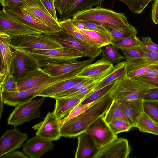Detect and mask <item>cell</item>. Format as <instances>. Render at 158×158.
Masks as SVG:
<instances>
[{"instance_id": "cell-8", "label": "cell", "mask_w": 158, "mask_h": 158, "mask_svg": "<svg viewBox=\"0 0 158 158\" xmlns=\"http://www.w3.org/2000/svg\"><path fill=\"white\" fill-rule=\"evenodd\" d=\"M43 34L57 42L63 47L79 51L89 58L95 59L101 53V48L93 46L63 31L53 34Z\"/></svg>"}, {"instance_id": "cell-16", "label": "cell", "mask_w": 158, "mask_h": 158, "mask_svg": "<svg viewBox=\"0 0 158 158\" xmlns=\"http://www.w3.org/2000/svg\"><path fill=\"white\" fill-rule=\"evenodd\" d=\"M0 33L10 37L27 34H40L38 31L8 16L2 9L0 11Z\"/></svg>"}, {"instance_id": "cell-24", "label": "cell", "mask_w": 158, "mask_h": 158, "mask_svg": "<svg viewBox=\"0 0 158 158\" xmlns=\"http://www.w3.org/2000/svg\"><path fill=\"white\" fill-rule=\"evenodd\" d=\"M103 0H71L63 14L60 16L59 22L71 18L77 14L92 8L96 5H100Z\"/></svg>"}, {"instance_id": "cell-39", "label": "cell", "mask_w": 158, "mask_h": 158, "mask_svg": "<svg viewBox=\"0 0 158 158\" xmlns=\"http://www.w3.org/2000/svg\"><path fill=\"white\" fill-rule=\"evenodd\" d=\"M155 65H158V62L143 65L135 68L129 67L127 66V76L129 78H133L139 76L145 73L152 67Z\"/></svg>"}, {"instance_id": "cell-42", "label": "cell", "mask_w": 158, "mask_h": 158, "mask_svg": "<svg viewBox=\"0 0 158 158\" xmlns=\"http://www.w3.org/2000/svg\"><path fill=\"white\" fill-rule=\"evenodd\" d=\"M94 102L83 104L80 102L73 109L67 116L60 120L61 124L79 115L88 108Z\"/></svg>"}, {"instance_id": "cell-4", "label": "cell", "mask_w": 158, "mask_h": 158, "mask_svg": "<svg viewBox=\"0 0 158 158\" xmlns=\"http://www.w3.org/2000/svg\"><path fill=\"white\" fill-rule=\"evenodd\" d=\"M73 77V75L70 74L52 77L43 83L31 89L20 91L0 92V96L2 97L5 104L16 107L23 102L32 100L48 87Z\"/></svg>"}, {"instance_id": "cell-51", "label": "cell", "mask_w": 158, "mask_h": 158, "mask_svg": "<svg viewBox=\"0 0 158 158\" xmlns=\"http://www.w3.org/2000/svg\"><path fill=\"white\" fill-rule=\"evenodd\" d=\"M151 17L155 24H158V0H155L152 4Z\"/></svg>"}, {"instance_id": "cell-3", "label": "cell", "mask_w": 158, "mask_h": 158, "mask_svg": "<svg viewBox=\"0 0 158 158\" xmlns=\"http://www.w3.org/2000/svg\"><path fill=\"white\" fill-rule=\"evenodd\" d=\"M22 49L33 56L40 68L48 64L73 62L79 58L86 57L79 51L64 47L45 49Z\"/></svg>"}, {"instance_id": "cell-36", "label": "cell", "mask_w": 158, "mask_h": 158, "mask_svg": "<svg viewBox=\"0 0 158 158\" xmlns=\"http://www.w3.org/2000/svg\"><path fill=\"white\" fill-rule=\"evenodd\" d=\"M135 77L155 87H158V65L153 66L145 73Z\"/></svg>"}, {"instance_id": "cell-10", "label": "cell", "mask_w": 158, "mask_h": 158, "mask_svg": "<svg viewBox=\"0 0 158 158\" xmlns=\"http://www.w3.org/2000/svg\"><path fill=\"white\" fill-rule=\"evenodd\" d=\"M14 56L10 72L16 80L36 69L40 68L36 60L22 49L12 46Z\"/></svg>"}, {"instance_id": "cell-18", "label": "cell", "mask_w": 158, "mask_h": 158, "mask_svg": "<svg viewBox=\"0 0 158 158\" xmlns=\"http://www.w3.org/2000/svg\"><path fill=\"white\" fill-rule=\"evenodd\" d=\"M94 60L89 58L81 61L77 60L59 64H48L43 69L52 77L67 74H72L75 76L85 66L92 63Z\"/></svg>"}, {"instance_id": "cell-50", "label": "cell", "mask_w": 158, "mask_h": 158, "mask_svg": "<svg viewBox=\"0 0 158 158\" xmlns=\"http://www.w3.org/2000/svg\"><path fill=\"white\" fill-rule=\"evenodd\" d=\"M141 41L148 49L158 53V45L152 42L150 37H142Z\"/></svg>"}, {"instance_id": "cell-5", "label": "cell", "mask_w": 158, "mask_h": 158, "mask_svg": "<svg viewBox=\"0 0 158 158\" xmlns=\"http://www.w3.org/2000/svg\"><path fill=\"white\" fill-rule=\"evenodd\" d=\"M72 19L94 21L103 25L109 23L125 26L129 24L124 13H118L111 9L104 8L100 5L81 11L73 16Z\"/></svg>"}, {"instance_id": "cell-46", "label": "cell", "mask_w": 158, "mask_h": 158, "mask_svg": "<svg viewBox=\"0 0 158 158\" xmlns=\"http://www.w3.org/2000/svg\"><path fill=\"white\" fill-rule=\"evenodd\" d=\"M76 20L83 23L86 29L103 33L110 34L103 25L98 22L89 20Z\"/></svg>"}, {"instance_id": "cell-34", "label": "cell", "mask_w": 158, "mask_h": 158, "mask_svg": "<svg viewBox=\"0 0 158 158\" xmlns=\"http://www.w3.org/2000/svg\"><path fill=\"white\" fill-rule=\"evenodd\" d=\"M100 56L101 59L113 64L126 59L120 54L118 50L111 44L103 47Z\"/></svg>"}, {"instance_id": "cell-48", "label": "cell", "mask_w": 158, "mask_h": 158, "mask_svg": "<svg viewBox=\"0 0 158 158\" xmlns=\"http://www.w3.org/2000/svg\"><path fill=\"white\" fill-rule=\"evenodd\" d=\"M143 100L158 102V87L149 89L146 93Z\"/></svg>"}, {"instance_id": "cell-21", "label": "cell", "mask_w": 158, "mask_h": 158, "mask_svg": "<svg viewBox=\"0 0 158 158\" xmlns=\"http://www.w3.org/2000/svg\"><path fill=\"white\" fill-rule=\"evenodd\" d=\"M52 77L43 68L34 69L16 80L18 91L25 90L38 85Z\"/></svg>"}, {"instance_id": "cell-58", "label": "cell", "mask_w": 158, "mask_h": 158, "mask_svg": "<svg viewBox=\"0 0 158 158\" xmlns=\"http://www.w3.org/2000/svg\"><path fill=\"white\" fill-rule=\"evenodd\" d=\"M157 158H158V156H157Z\"/></svg>"}, {"instance_id": "cell-15", "label": "cell", "mask_w": 158, "mask_h": 158, "mask_svg": "<svg viewBox=\"0 0 158 158\" xmlns=\"http://www.w3.org/2000/svg\"><path fill=\"white\" fill-rule=\"evenodd\" d=\"M130 151L127 139L117 138L100 148L94 158H127Z\"/></svg>"}, {"instance_id": "cell-29", "label": "cell", "mask_w": 158, "mask_h": 158, "mask_svg": "<svg viewBox=\"0 0 158 158\" xmlns=\"http://www.w3.org/2000/svg\"><path fill=\"white\" fill-rule=\"evenodd\" d=\"M59 23L62 31L64 32L93 46L101 48L100 45L77 30L72 22V18L62 20L59 22Z\"/></svg>"}, {"instance_id": "cell-13", "label": "cell", "mask_w": 158, "mask_h": 158, "mask_svg": "<svg viewBox=\"0 0 158 158\" xmlns=\"http://www.w3.org/2000/svg\"><path fill=\"white\" fill-rule=\"evenodd\" d=\"M60 121L53 112H49L42 121L34 125L32 128L37 130L36 135L42 139L51 141H57L61 137Z\"/></svg>"}, {"instance_id": "cell-23", "label": "cell", "mask_w": 158, "mask_h": 158, "mask_svg": "<svg viewBox=\"0 0 158 158\" xmlns=\"http://www.w3.org/2000/svg\"><path fill=\"white\" fill-rule=\"evenodd\" d=\"M123 109L128 122L132 127L138 117L144 112L143 100H118Z\"/></svg>"}, {"instance_id": "cell-57", "label": "cell", "mask_w": 158, "mask_h": 158, "mask_svg": "<svg viewBox=\"0 0 158 158\" xmlns=\"http://www.w3.org/2000/svg\"><path fill=\"white\" fill-rule=\"evenodd\" d=\"M52 0V1H54V0Z\"/></svg>"}, {"instance_id": "cell-43", "label": "cell", "mask_w": 158, "mask_h": 158, "mask_svg": "<svg viewBox=\"0 0 158 158\" xmlns=\"http://www.w3.org/2000/svg\"><path fill=\"white\" fill-rule=\"evenodd\" d=\"M108 124L112 131L115 135L127 132L132 128L129 123L121 120L113 121Z\"/></svg>"}, {"instance_id": "cell-49", "label": "cell", "mask_w": 158, "mask_h": 158, "mask_svg": "<svg viewBox=\"0 0 158 158\" xmlns=\"http://www.w3.org/2000/svg\"><path fill=\"white\" fill-rule=\"evenodd\" d=\"M71 0H58L55 2L56 9L59 15H61L67 8Z\"/></svg>"}, {"instance_id": "cell-32", "label": "cell", "mask_w": 158, "mask_h": 158, "mask_svg": "<svg viewBox=\"0 0 158 158\" xmlns=\"http://www.w3.org/2000/svg\"><path fill=\"white\" fill-rule=\"evenodd\" d=\"M117 80L107 86L98 90L93 91L81 102L83 104L96 102L111 93L117 83Z\"/></svg>"}, {"instance_id": "cell-25", "label": "cell", "mask_w": 158, "mask_h": 158, "mask_svg": "<svg viewBox=\"0 0 158 158\" xmlns=\"http://www.w3.org/2000/svg\"><path fill=\"white\" fill-rule=\"evenodd\" d=\"M56 103L53 112L59 119H61L67 116L73 109L81 102V99L73 97L55 98Z\"/></svg>"}, {"instance_id": "cell-37", "label": "cell", "mask_w": 158, "mask_h": 158, "mask_svg": "<svg viewBox=\"0 0 158 158\" xmlns=\"http://www.w3.org/2000/svg\"><path fill=\"white\" fill-rule=\"evenodd\" d=\"M124 3L132 13H142L152 0H118Z\"/></svg>"}, {"instance_id": "cell-52", "label": "cell", "mask_w": 158, "mask_h": 158, "mask_svg": "<svg viewBox=\"0 0 158 158\" xmlns=\"http://www.w3.org/2000/svg\"><path fill=\"white\" fill-rule=\"evenodd\" d=\"M24 0H4L5 7L14 9H20Z\"/></svg>"}, {"instance_id": "cell-17", "label": "cell", "mask_w": 158, "mask_h": 158, "mask_svg": "<svg viewBox=\"0 0 158 158\" xmlns=\"http://www.w3.org/2000/svg\"><path fill=\"white\" fill-rule=\"evenodd\" d=\"M27 137L16 127L7 130L0 139V157L21 148Z\"/></svg>"}, {"instance_id": "cell-12", "label": "cell", "mask_w": 158, "mask_h": 158, "mask_svg": "<svg viewBox=\"0 0 158 158\" xmlns=\"http://www.w3.org/2000/svg\"><path fill=\"white\" fill-rule=\"evenodd\" d=\"M6 15L13 19L35 30L40 33L50 34L59 32L58 30L36 19L20 9L3 7Z\"/></svg>"}, {"instance_id": "cell-54", "label": "cell", "mask_w": 158, "mask_h": 158, "mask_svg": "<svg viewBox=\"0 0 158 158\" xmlns=\"http://www.w3.org/2000/svg\"><path fill=\"white\" fill-rule=\"evenodd\" d=\"M72 21L74 25L77 29H86L83 23L76 20H74L72 19Z\"/></svg>"}, {"instance_id": "cell-30", "label": "cell", "mask_w": 158, "mask_h": 158, "mask_svg": "<svg viewBox=\"0 0 158 158\" xmlns=\"http://www.w3.org/2000/svg\"><path fill=\"white\" fill-rule=\"evenodd\" d=\"M134 127L138 128L141 132L158 136V124L144 112L137 118Z\"/></svg>"}, {"instance_id": "cell-47", "label": "cell", "mask_w": 158, "mask_h": 158, "mask_svg": "<svg viewBox=\"0 0 158 158\" xmlns=\"http://www.w3.org/2000/svg\"><path fill=\"white\" fill-rule=\"evenodd\" d=\"M41 1L52 17L56 21H58L56 10L55 2L52 0H41Z\"/></svg>"}, {"instance_id": "cell-22", "label": "cell", "mask_w": 158, "mask_h": 158, "mask_svg": "<svg viewBox=\"0 0 158 158\" xmlns=\"http://www.w3.org/2000/svg\"><path fill=\"white\" fill-rule=\"evenodd\" d=\"M75 158H94L99 150L91 137L86 132L78 136Z\"/></svg>"}, {"instance_id": "cell-27", "label": "cell", "mask_w": 158, "mask_h": 158, "mask_svg": "<svg viewBox=\"0 0 158 158\" xmlns=\"http://www.w3.org/2000/svg\"><path fill=\"white\" fill-rule=\"evenodd\" d=\"M103 25L110 34L112 41L137 35L138 34L137 30L135 27L130 24L125 26H119L109 23H106Z\"/></svg>"}, {"instance_id": "cell-20", "label": "cell", "mask_w": 158, "mask_h": 158, "mask_svg": "<svg viewBox=\"0 0 158 158\" xmlns=\"http://www.w3.org/2000/svg\"><path fill=\"white\" fill-rule=\"evenodd\" d=\"M24 154L30 158H40L54 149L52 141L46 140L36 135L29 139L23 146Z\"/></svg>"}, {"instance_id": "cell-33", "label": "cell", "mask_w": 158, "mask_h": 158, "mask_svg": "<svg viewBox=\"0 0 158 158\" xmlns=\"http://www.w3.org/2000/svg\"><path fill=\"white\" fill-rule=\"evenodd\" d=\"M77 29L100 45L101 48L111 44L112 37L110 34L101 33L87 29Z\"/></svg>"}, {"instance_id": "cell-55", "label": "cell", "mask_w": 158, "mask_h": 158, "mask_svg": "<svg viewBox=\"0 0 158 158\" xmlns=\"http://www.w3.org/2000/svg\"><path fill=\"white\" fill-rule=\"evenodd\" d=\"M0 2L3 7H5L4 0H0Z\"/></svg>"}, {"instance_id": "cell-56", "label": "cell", "mask_w": 158, "mask_h": 158, "mask_svg": "<svg viewBox=\"0 0 158 158\" xmlns=\"http://www.w3.org/2000/svg\"><path fill=\"white\" fill-rule=\"evenodd\" d=\"M54 0V2H55L56 1L58 0Z\"/></svg>"}, {"instance_id": "cell-9", "label": "cell", "mask_w": 158, "mask_h": 158, "mask_svg": "<svg viewBox=\"0 0 158 158\" xmlns=\"http://www.w3.org/2000/svg\"><path fill=\"white\" fill-rule=\"evenodd\" d=\"M20 9L59 31H62L59 22L52 17L41 0H24Z\"/></svg>"}, {"instance_id": "cell-41", "label": "cell", "mask_w": 158, "mask_h": 158, "mask_svg": "<svg viewBox=\"0 0 158 158\" xmlns=\"http://www.w3.org/2000/svg\"><path fill=\"white\" fill-rule=\"evenodd\" d=\"M121 51L126 60H132L147 57L146 53L140 46L122 50Z\"/></svg>"}, {"instance_id": "cell-19", "label": "cell", "mask_w": 158, "mask_h": 158, "mask_svg": "<svg viewBox=\"0 0 158 158\" xmlns=\"http://www.w3.org/2000/svg\"><path fill=\"white\" fill-rule=\"evenodd\" d=\"M113 64L101 59L84 68L75 77L100 80L112 70Z\"/></svg>"}, {"instance_id": "cell-44", "label": "cell", "mask_w": 158, "mask_h": 158, "mask_svg": "<svg viewBox=\"0 0 158 158\" xmlns=\"http://www.w3.org/2000/svg\"><path fill=\"white\" fill-rule=\"evenodd\" d=\"M0 92H9L18 91L16 81L15 77L10 75L2 84L0 85Z\"/></svg>"}, {"instance_id": "cell-1", "label": "cell", "mask_w": 158, "mask_h": 158, "mask_svg": "<svg viewBox=\"0 0 158 158\" xmlns=\"http://www.w3.org/2000/svg\"><path fill=\"white\" fill-rule=\"evenodd\" d=\"M113 100L110 93L94 102L79 115L61 124L60 128L61 136L75 137L85 132L89 126L95 120L104 116Z\"/></svg>"}, {"instance_id": "cell-38", "label": "cell", "mask_w": 158, "mask_h": 158, "mask_svg": "<svg viewBox=\"0 0 158 158\" xmlns=\"http://www.w3.org/2000/svg\"><path fill=\"white\" fill-rule=\"evenodd\" d=\"M144 112L158 124V102L144 100Z\"/></svg>"}, {"instance_id": "cell-6", "label": "cell", "mask_w": 158, "mask_h": 158, "mask_svg": "<svg viewBox=\"0 0 158 158\" xmlns=\"http://www.w3.org/2000/svg\"><path fill=\"white\" fill-rule=\"evenodd\" d=\"M45 97L31 100L20 104L16 107L9 115L8 125L16 127L27 122L37 118H41L40 107L45 100Z\"/></svg>"}, {"instance_id": "cell-35", "label": "cell", "mask_w": 158, "mask_h": 158, "mask_svg": "<svg viewBox=\"0 0 158 158\" xmlns=\"http://www.w3.org/2000/svg\"><path fill=\"white\" fill-rule=\"evenodd\" d=\"M141 41L137 35L112 41L111 44L118 50H121L139 46Z\"/></svg>"}, {"instance_id": "cell-45", "label": "cell", "mask_w": 158, "mask_h": 158, "mask_svg": "<svg viewBox=\"0 0 158 158\" xmlns=\"http://www.w3.org/2000/svg\"><path fill=\"white\" fill-rule=\"evenodd\" d=\"M100 80H94L86 87L66 97H73L78 98L82 100L93 91V89Z\"/></svg>"}, {"instance_id": "cell-40", "label": "cell", "mask_w": 158, "mask_h": 158, "mask_svg": "<svg viewBox=\"0 0 158 158\" xmlns=\"http://www.w3.org/2000/svg\"><path fill=\"white\" fill-rule=\"evenodd\" d=\"M94 81L91 79H86L83 81L76 84L71 88L55 95L52 98L55 99L66 97L86 87Z\"/></svg>"}, {"instance_id": "cell-11", "label": "cell", "mask_w": 158, "mask_h": 158, "mask_svg": "<svg viewBox=\"0 0 158 158\" xmlns=\"http://www.w3.org/2000/svg\"><path fill=\"white\" fill-rule=\"evenodd\" d=\"M85 132L91 137L99 149L118 138L104 120V116L93 122Z\"/></svg>"}, {"instance_id": "cell-53", "label": "cell", "mask_w": 158, "mask_h": 158, "mask_svg": "<svg viewBox=\"0 0 158 158\" xmlns=\"http://www.w3.org/2000/svg\"><path fill=\"white\" fill-rule=\"evenodd\" d=\"M1 157L2 158H29V157L25 155L22 152L14 151L7 153Z\"/></svg>"}, {"instance_id": "cell-7", "label": "cell", "mask_w": 158, "mask_h": 158, "mask_svg": "<svg viewBox=\"0 0 158 158\" xmlns=\"http://www.w3.org/2000/svg\"><path fill=\"white\" fill-rule=\"evenodd\" d=\"M10 39L11 46L20 49L39 50L63 48L57 42L43 34L11 36Z\"/></svg>"}, {"instance_id": "cell-28", "label": "cell", "mask_w": 158, "mask_h": 158, "mask_svg": "<svg viewBox=\"0 0 158 158\" xmlns=\"http://www.w3.org/2000/svg\"><path fill=\"white\" fill-rule=\"evenodd\" d=\"M127 66L126 60L117 63L109 73L99 81L93 91L102 88L118 79L126 71Z\"/></svg>"}, {"instance_id": "cell-2", "label": "cell", "mask_w": 158, "mask_h": 158, "mask_svg": "<svg viewBox=\"0 0 158 158\" xmlns=\"http://www.w3.org/2000/svg\"><path fill=\"white\" fill-rule=\"evenodd\" d=\"M155 87L135 77H127L126 71L117 79L110 94L113 99L116 100H143L147 91Z\"/></svg>"}, {"instance_id": "cell-14", "label": "cell", "mask_w": 158, "mask_h": 158, "mask_svg": "<svg viewBox=\"0 0 158 158\" xmlns=\"http://www.w3.org/2000/svg\"><path fill=\"white\" fill-rule=\"evenodd\" d=\"M10 38L7 34L0 33V85L2 84L10 75L14 54L13 49L11 46Z\"/></svg>"}, {"instance_id": "cell-31", "label": "cell", "mask_w": 158, "mask_h": 158, "mask_svg": "<svg viewBox=\"0 0 158 158\" xmlns=\"http://www.w3.org/2000/svg\"><path fill=\"white\" fill-rule=\"evenodd\" d=\"M104 118L107 123L116 120L128 122L121 104L118 101L115 100L112 101L104 116Z\"/></svg>"}, {"instance_id": "cell-26", "label": "cell", "mask_w": 158, "mask_h": 158, "mask_svg": "<svg viewBox=\"0 0 158 158\" xmlns=\"http://www.w3.org/2000/svg\"><path fill=\"white\" fill-rule=\"evenodd\" d=\"M86 78L74 77L52 85L43 90L37 96L52 98L55 95L68 90Z\"/></svg>"}]
</instances>
